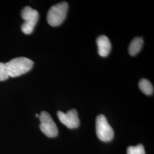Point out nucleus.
<instances>
[{
  "label": "nucleus",
  "mask_w": 154,
  "mask_h": 154,
  "mask_svg": "<svg viewBox=\"0 0 154 154\" xmlns=\"http://www.w3.org/2000/svg\"><path fill=\"white\" fill-rule=\"evenodd\" d=\"M34 62L28 58L17 57L5 63L7 72L9 77L20 76L29 72L33 67Z\"/></svg>",
  "instance_id": "f257e3e1"
},
{
  "label": "nucleus",
  "mask_w": 154,
  "mask_h": 154,
  "mask_svg": "<svg viewBox=\"0 0 154 154\" xmlns=\"http://www.w3.org/2000/svg\"><path fill=\"white\" fill-rule=\"evenodd\" d=\"M68 8L69 5L65 1L51 6L47 14V21L50 25L53 27L60 25L66 18Z\"/></svg>",
  "instance_id": "f03ea898"
},
{
  "label": "nucleus",
  "mask_w": 154,
  "mask_h": 154,
  "mask_svg": "<svg viewBox=\"0 0 154 154\" xmlns=\"http://www.w3.org/2000/svg\"><path fill=\"white\" fill-rule=\"evenodd\" d=\"M21 17L25 21L21 26L22 32L25 34H31L38 21V12L30 6H25L21 11Z\"/></svg>",
  "instance_id": "7ed1b4c3"
},
{
  "label": "nucleus",
  "mask_w": 154,
  "mask_h": 154,
  "mask_svg": "<svg viewBox=\"0 0 154 154\" xmlns=\"http://www.w3.org/2000/svg\"><path fill=\"white\" fill-rule=\"evenodd\" d=\"M96 133L98 138L103 142H109L114 138V130L103 115L97 117Z\"/></svg>",
  "instance_id": "20e7f679"
},
{
  "label": "nucleus",
  "mask_w": 154,
  "mask_h": 154,
  "mask_svg": "<svg viewBox=\"0 0 154 154\" xmlns=\"http://www.w3.org/2000/svg\"><path fill=\"white\" fill-rule=\"evenodd\" d=\"M39 119L41 122L39 128L46 136L49 138H54L57 136L58 134L57 127L48 112L42 111Z\"/></svg>",
  "instance_id": "39448f33"
},
{
  "label": "nucleus",
  "mask_w": 154,
  "mask_h": 154,
  "mask_svg": "<svg viewBox=\"0 0 154 154\" xmlns=\"http://www.w3.org/2000/svg\"><path fill=\"white\" fill-rule=\"evenodd\" d=\"M58 118L62 124L70 129L76 128L79 126V119L77 111L75 109L68 111L66 113L58 111Z\"/></svg>",
  "instance_id": "423d86ee"
},
{
  "label": "nucleus",
  "mask_w": 154,
  "mask_h": 154,
  "mask_svg": "<svg viewBox=\"0 0 154 154\" xmlns=\"http://www.w3.org/2000/svg\"><path fill=\"white\" fill-rule=\"evenodd\" d=\"M98 48V54L102 57H106L109 54L111 49V44L109 39L106 35H100L97 39Z\"/></svg>",
  "instance_id": "0eeeda50"
},
{
  "label": "nucleus",
  "mask_w": 154,
  "mask_h": 154,
  "mask_svg": "<svg viewBox=\"0 0 154 154\" xmlns=\"http://www.w3.org/2000/svg\"><path fill=\"white\" fill-rule=\"evenodd\" d=\"M143 45V39L141 37H135L129 45L128 52L131 56H135L140 51Z\"/></svg>",
  "instance_id": "6e6552de"
},
{
  "label": "nucleus",
  "mask_w": 154,
  "mask_h": 154,
  "mask_svg": "<svg viewBox=\"0 0 154 154\" xmlns=\"http://www.w3.org/2000/svg\"><path fill=\"white\" fill-rule=\"evenodd\" d=\"M139 87L143 93L147 95L154 93V87L151 83L146 79H142L139 83Z\"/></svg>",
  "instance_id": "1a4fd4ad"
},
{
  "label": "nucleus",
  "mask_w": 154,
  "mask_h": 154,
  "mask_svg": "<svg viewBox=\"0 0 154 154\" xmlns=\"http://www.w3.org/2000/svg\"><path fill=\"white\" fill-rule=\"evenodd\" d=\"M127 154H145V151L143 145L138 144L136 146L128 147Z\"/></svg>",
  "instance_id": "9d476101"
},
{
  "label": "nucleus",
  "mask_w": 154,
  "mask_h": 154,
  "mask_svg": "<svg viewBox=\"0 0 154 154\" xmlns=\"http://www.w3.org/2000/svg\"><path fill=\"white\" fill-rule=\"evenodd\" d=\"M9 77L5 63L0 62V81H3Z\"/></svg>",
  "instance_id": "9b49d317"
},
{
  "label": "nucleus",
  "mask_w": 154,
  "mask_h": 154,
  "mask_svg": "<svg viewBox=\"0 0 154 154\" xmlns=\"http://www.w3.org/2000/svg\"><path fill=\"white\" fill-rule=\"evenodd\" d=\"M35 116H36L37 118H39V114H35Z\"/></svg>",
  "instance_id": "f8f14e48"
}]
</instances>
